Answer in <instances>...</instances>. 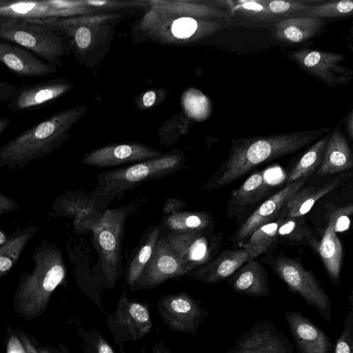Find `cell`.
Segmentation results:
<instances>
[{
    "label": "cell",
    "mask_w": 353,
    "mask_h": 353,
    "mask_svg": "<svg viewBox=\"0 0 353 353\" xmlns=\"http://www.w3.org/2000/svg\"><path fill=\"white\" fill-rule=\"evenodd\" d=\"M330 128L234 139L227 160L205 184L219 188L241 178L259 165L293 154L327 134Z\"/></svg>",
    "instance_id": "1"
},
{
    "label": "cell",
    "mask_w": 353,
    "mask_h": 353,
    "mask_svg": "<svg viewBox=\"0 0 353 353\" xmlns=\"http://www.w3.org/2000/svg\"><path fill=\"white\" fill-rule=\"evenodd\" d=\"M86 106L77 105L37 123L0 148V167L24 168L60 149L70 130L85 113Z\"/></svg>",
    "instance_id": "2"
},
{
    "label": "cell",
    "mask_w": 353,
    "mask_h": 353,
    "mask_svg": "<svg viewBox=\"0 0 353 353\" xmlns=\"http://www.w3.org/2000/svg\"><path fill=\"white\" fill-rule=\"evenodd\" d=\"M31 259L33 268L21 274L14 298L16 311L28 320L44 312L55 289L65 283L67 274L61 249L46 239Z\"/></svg>",
    "instance_id": "3"
},
{
    "label": "cell",
    "mask_w": 353,
    "mask_h": 353,
    "mask_svg": "<svg viewBox=\"0 0 353 353\" xmlns=\"http://www.w3.org/2000/svg\"><path fill=\"white\" fill-rule=\"evenodd\" d=\"M184 157L179 153L143 161L130 165L100 172L97 175L94 196H118L148 181L171 174L182 167Z\"/></svg>",
    "instance_id": "4"
},
{
    "label": "cell",
    "mask_w": 353,
    "mask_h": 353,
    "mask_svg": "<svg viewBox=\"0 0 353 353\" xmlns=\"http://www.w3.org/2000/svg\"><path fill=\"white\" fill-rule=\"evenodd\" d=\"M0 38L17 43L57 67L66 53L62 37L43 20L0 17Z\"/></svg>",
    "instance_id": "5"
},
{
    "label": "cell",
    "mask_w": 353,
    "mask_h": 353,
    "mask_svg": "<svg viewBox=\"0 0 353 353\" xmlns=\"http://www.w3.org/2000/svg\"><path fill=\"white\" fill-rule=\"evenodd\" d=\"M133 208L134 205H128L108 210L91 227L102 273L108 283L113 286L122 273L121 243L124 225L130 210Z\"/></svg>",
    "instance_id": "6"
},
{
    "label": "cell",
    "mask_w": 353,
    "mask_h": 353,
    "mask_svg": "<svg viewBox=\"0 0 353 353\" xmlns=\"http://www.w3.org/2000/svg\"><path fill=\"white\" fill-rule=\"evenodd\" d=\"M274 274L285 283L288 291L299 294L308 305L316 308L322 318L330 321L332 303L314 274L296 260L279 254L265 259Z\"/></svg>",
    "instance_id": "7"
},
{
    "label": "cell",
    "mask_w": 353,
    "mask_h": 353,
    "mask_svg": "<svg viewBox=\"0 0 353 353\" xmlns=\"http://www.w3.org/2000/svg\"><path fill=\"white\" fill-rule=\"evenodd\" d=\"M163 236L189 273L212 260L217 254L223 241V234H214L212 228L182 233L168 232Z\"/></svg>",
    "instance_id": "8"
},
{
    "label": "cell",
    "mask_w": 353,
    "mask_h": 353,
    "mask_svg": "<svg viewBox=\"0 0 353 353\" xmlns=\"http://www.w3.org/2000/svg\"><path fill=\"white\" fill-rule=\"evenodd\" d=\"M157 307L162 321L170 329L184 334H197L209 315L202 303L186 292L163 296Z\"/></svg>",
    "instance_id": "9"
},
{
    "label": "cell",
    "mask_w": 353,
    "mask_h": 353,
    "mask_svg": "<svg viewBox=\"0 0 353 353\" xmlns=\"http://www.w3.org/2000/svg\"><path fill=\"white\" fill-rule=\"evenodd\" d=\"M288 54L304 71L330 88L346 84L353 79V71L340 63L346 57L343 54L302 48Z\"/></svg>",
    "instance_id": "10"
},
{
    "label": "cell",
    "mask_w": 353,
    "mask_h": 353,
    "mask_svg": "<svg viewBox=\"0 0 353 353\" xmlns=\"http://www.w3.org/2000/svg\"><path fill=\"white\" fill-rule=\"evenodd\" d=\"M225 353H295L285 334L272 321L254 323L235 341Z\"/></svg>",
    "instance_id": "11"
},
{
    "label": "cell",
    "mask_w": 353,
    "mask_h": 353,
    "mask_svg": "<svg viewBox=\"0 0 353 353\" xmlns=\"http://www.w3.org/2000/svg\"><path fill=\"white\" fill-rule=\"evenodd\" d=\"M188 270L172 252L163 234H161L150 259L141 274L130 288L131 291L156 288L168 280L186 276Z\"/></svg>",
    "instance_id": "12"
},
{
    "label": "cell",
    "mask_w": 353,
    "mask_h": 353,
    "mask_svg": "<svg viewBox=\"0 0 353 353\" xmlns=\"http://www.w3.org/2000/svg\"><path fill=\"white\" fill-rule=\"evenodd\" d=\"M267 250L265 248L242 243L239 248L228 249L217 254L208 263L186 276L205 283H219L228 279L245 263L255 259Z\"/></svg>",
    "instance_id": "13"
},
{
    "label": "cell",
    "mask_w": 353,
    "mask_h": 353,
    "mask_svg": "<svg viewBox=\"0 0 353 353\" xmlns=\"http://www.w3.org/2000/svg\"><path fill=\"white\" fill-rule=\"evenodd\" d=\"M110 332L119 328L124 332L125 340L137 341L150 332L153 323L146 305L129 301L123 290L117 310L107 316Z\"/></svg>",
    "instance_id": "14"
},
{
    "label": "cell",
    "mask_w": 353,
    "mask_h": 353,
    "mask_svg": "<svg viewBox=\"0 0 353 353\" xmlns=\"http://www.w3.org/2000/svg\"><path fill=\"white\" fill-rule=\"evenodd\" d=\"M165 153L138 143L114 144L84 155L81 163L98 168L116 167L154 159Z\"/></svg>",
    "instance_id": "15"
},
{
    "label": "cell",
    "mask_w": 353,
    "mask_h": 353,
    "mask_svg": "<svg viewBox=\"0 0 353 353\" xmlns=\"http://www.w3.org/2000/svg\"><path fill=\"white\" fill-rule=\"evenodd\" d=\"M72 88L65 79H52L17 88L8 106L13 111H25L44 108Z\"/></svg>",
    "instance_id": "16"
},
{
    "label": "cell",
    "mask_w": 353,
    "mask_h": 353,
    "mask_svg": "<svg viewBox=\"0 0 353 353\" xmlns=\"http://www.w3.org/2000/svg\"><path fill=\"white\" fill-rule=\"evenodd\" d=\"M285 317L297 353H332L331 338L310 319L294 311Z\"/></svg>",
    "instance_id": "17"
},
{
    "label": "cell",
    "mask_w": 353,
    "mask_h": 353,
    "mask_svg": "<svg viewBox=\"0 0 353 353\" xmlns=\"http://www.w3.org/2000/svg\"><path fill=\"white\" fill-rule=\"evenodd\" d=\"M307 179L302 178L288 183L266 199L239 228L236 240L241 243L260 226L276 220L288 199L303 186Z\"/></svg>",
    "instance_id": "18"
},
{
    "label": "cell",
    "mask_w": 353,
    "mask_h": 353,
    "mask_svg": "<svg viewBox=\"0 0 353 353\" xmlns=\"http://www.w3.org/2000/svg\"><path fill=\"white\" fill-rule=\"evenodd\" d=\"M0 63L21 77H46L57 67L43 61L24 48L0 42Z\"/></svg>",
    "instance_id": "19"
},
{
    "label": "cell",
    "mask_w": 353,
    "mask_h": 353,
    "mask_svg": "<svg viewBox=\"0 0 353 353\" xmlns=\"http://www.w3.org/2000/svg\"><path fill=\"white\" fill-rule=\"evenodd\" d=\"M231 288L237 293L253 296H268L270 294L268 276L262 263L255 259L242 265L228 279Z\"/></svg>",
    "instance_id": "20"
},
{
    "label": "cell",
    "mask_w": 353,
    "mask_h": 353,
    "mask_svg": "<svg viewBox=\"0 0 353 353\" xmlns=\"http://www.w3.org/2000/svg\"><path fill=\"white\" fill-rule=\"evenodd\" d=\"M352 152L348 142L336 127L329 135L322 162L316 173L325 176L338 173L352 168Z\"/></svg>",
    "instance_id": "21"
},
{
    "label": "cell",
    "mask_w": 353,
    "mask_h": 353,
    "mask_svg": "<svg viewBox=\"0 0 353 353\" xmlns=\"http://www.w3.org/2000/svg\"><path fill=\"white\" fill-rule=\"evenodd\" d=\"M88 199L82 196L79 192L68 191L54 199L48 219L59 216L72 218L76 230L88 229L94 223L88 219L92 209L91 207L88 208Z\"/></svg>",
    "instance_id": "22"
},
{
    "label": "cell",
    "mask_w": 353,
    "mask_h": 353,
    "mask_svg": "<svg viewBox=\"0 0 353 353\" xmlns=\"http://www.w3.org/2000/svg\"><path fill=\"white\" fill-rule=\"evenodd\" d=\"M270 188L263 171H257L251 174L231 192L227 203L228 216L233 217L247 205L262 199L269 192Z\"/></svg>",
    "instance_id": "23"
},
{
    "label": "cell",
    "mask_w": 353,
    "mask_h": 353,
    "mask_svg": "<svg viewBox=\"0 0 353 353\" xmlns=\"http://www.w3.org/2000/svg\"><path fill=\"white\" fill-rule=\"evenodd\" d=\"M339 182V179L335 178L321 188H300L288 199L281 214L285 218L303 216L319 199L337 188Z\"/></svg>",
    "instance_id": "24"
},
{
    "label": "cell",
    "mask_w": 353,
    "mask_h": 353,
    "mask_svg": "<svg viewBox=\"0 0 353 353\" xmlns=\"http://www.w3.org/2000/svg\"><path fill=\"white\" fill-rule=\"evenodd\" d=\"M324 23V19L317 17L283 19L276 26V37L285 42L301 43L316 35Z\"/></svg>",
    "instance_id": "25"
},
{
    "label": "cell",
    "mask_w": 353,
    "mask_h": 353,
    "mask_svg": "<svg viewBox=\"0 0 353 353\" xmlns=\"http://www.w3.org/2000/svg\"><path fill=\"white\" fill-rule=\"evenodd\" d=\"M39 228L30 225L18 227L0 245V278L8 274L17 263L28 243L37 234Z\"/></svg>",
    "instance_id": "26"
},
{
    "label": "cell",
    "mask_w": 353,
    "mask_h": 353,
    "mask_svg": "<svg viewBox=\"0 0 353 353\" xmlns=\"http://www.w3.org/2000/svg\"><path fill=\"white\" fill-rule=\"evenodd\" d=\"M316 249L319 252L330 281L334 285H339L343 248L336 233L330 225H327Z\"/></svg>",
    "instance_id": "27"
},
{
    "label": "cell",
    "mask_w": 353,
    "mask_h": 353,
    "mask_svg": "<svg viewBox=\"0 0 353 353\" xmlns=\"http://www.w3.org/2000/svg\"><path fill=\"white\" fill-rule=\"evenodd\" d=\"M163 225L168 232L182 233L202 231L210 228L212 215L207 212H164Z\"/></svg>",
    "instance_id": "28"
},
{
    "label": "cell",
    "mask_w": 353,
    "mask_h": 353,
    "mask_svg": "<svg viewBox=\"0 0 353 353\" xmlns=\"http://www.w3.org/2000/svg\"><path fill=\"white\" fill-rule=\"evenodd\" d=\"M160 226H152L148 230L129 263L125 282L131 288L141 274L149 261L161 236Z\"/></svg>",
    "instance_id": "29"
},
{
    "label": "cell",
    "mask_w": 353,
    "mask_h": 353,
    "mask_svg": "<svg viewBox=\"0 0 353 353\" xmlns=\"http://www.w3.org/2000/svg\"><path fill=\"white\" fill-rule=\"evenodd\" d=\"M276 241L287 245H309L316 248L317 242L307 228L303 216L285 218L279 225Z\"/></svg>",
    "instance_id": "30"
},
{
    "label": "cell",
    "mask_w": 353,
    "mask_h": 353,
    "mask_svg": "<svg viewBox=\"0 0 353 353\" xmlns=\"http://www.w3.org/2000/svg\"><path fill=\"white\" fill-rule=\"evenodd\" d=\"M328 137L329 134H326L301 156L288 172L285 179L287 184L299 179H307L316 172L322 162Z\"/></svg>",
    "instance_id": "31"
},
{
    "label": "cell",
    "mask_w": 353,
    "mask_h": 353,
    "mask_svg": "<svg viewBox=\"0 0 353 353\" xmlns=\"http://www.w3.org/2000/svg\"><path fill=\"white\" fill-rule=\"evenodd\" d=\"M230 9L233 16L237 14L258 22H272L276 19L266 6V0L219 1Z\"/></svg>",
    "instance_id": "32"
},
{
    "label": "cell",
    "mask_w": 353,
    "mask_h": 353,
    "mask_svg": "<svg viewBox=\"0 0 353 353\" xmlns=\"http://www.w3.org/2000/svg\"><path fill=\"white\" fill-rule=\"evenodd\" d=\"M283 219V216L281 214L276 220L258 228L248 237V241L241 243L268 250L276 241L277 230Z\"/></svg>",
    "instance_id": "33"
},
{
    "label": "cell",
    "mask_w": 353,
    "mask_h": 353,
    "mask_svg": "<svg viewBox=\"0 0 353 353\" xmlns=\"http://www.w3.org/2000/svg\"><path fill=\"white\" fill-rule=\"evenodd\" d=\"M353 1L351 0L332 1L312 6L310 14L317 18H341L352 14Z\"/></svg>",
    "instance_id": "34"
},
{
    "label": "cell",
    "mask_w": 353,
    "mask_h": 353,
    "mask_svg": "<svg viewBox=\"0 0 353 353\" xmlns=\"http://www.w3.org/2000/svg\"><path fill=\"white\" fill-rule=\"evenodd\" d=\"M353 293L348 297L350 307L344 319V329L333 344L332 353H353Z\"/></svg>",
    "instance_id": "35"
},
{
    "label": "cell",
    "mask_w": 353,
    "mask_h": 353,
    "mask_svg": "<svg viewBox=\"0 0 353 353\" xmlns=\"http://www.w3.org/2000/svg\"><path fill=\"white\" fill-rule=\"evenodd\" d=\"M353 206L350 203L341 208H332L327 212V220L334 231L336 232H344L349 229L350 225V216L352 215Z\"/></svg>",
    "instance_id": "36"
},
{
    "label": "cell",
    "mask_w": 353,
    "mask_h": 353,
    "mask_svg": "<svg viewBox=\"0 0 353 353\" xmlns=\"http://www.w3.org/2000/svg\"><path fill=\"white\" fill-rule=\"evenodd\" d=\"M318 1H319L266 0V6L274 15H288L297 11L310 9L312 7V6L309 4L310 3Z\"/></svg>",
    "instance_id": "37"
},
{
    "label": "cell",
    "mask_w": 353,
    "mask_h": 353,
    "mask_svg": "<svg viewBox=\"0 0 353 353\" xmlns=\"http://www.w3.org/2000/svg\"><path fill=\"white\" fill-rule=\"evenodd\" d=\"M87 353H115L105 337L98 330L84 332Z\"/></svg>",
    "instance_id": "38"
},
{
    "label": "cell",
    "mask_w": 353,
    "mask_h": 353,
    "mask_svg": "<svg viewBox=\"0 0 353 353\" xmlns=\"http://www.w3.org/2000/svg\"><path fill=\"white\" fill-rule=\"evenodd\" d=\"M17 90L16 85L0 79V103H8L14 95Z\"/></svg>",
    "instance_id": "39"
},
{
    "label": "cell",
    "mask_w": 353,
    "mask_h": 353,
    "mask_svg": "<svg viewBox=\"0 0 353 353\" xmlns=\"http://www.w3.org/2000/svg\"><path fill=\"white\" fill-rule=\"evenodd\" d=\"M19 205L11 197L0 192V216L17 211Z\"/></svg>",
    "instance_id": "40"
},
{
    "label": "cell",
    "mask_w": 353,
    "mask_h": 353,
    "mask_svg": "<svg viewBox=\"0 0 353 353\" xmlns=\"http://www.w3.org/2000/svg\"><path fill=\"white\" fill-rule=\"evenodd\" d=\"M7 353H27V352L19 339L15 336H11L7 343Z\"/></svg>",
    "instance_id": "41"
},
{
    "label": "cell",
    "mask_w": 353,
    "mask_h": 353,
    "mask_svg": "<svg viewBox=\"0 0 353 353\" xmlns=\"http://www.w3.org/2000/svg\"><path fill=\"white\" fill-rule=\"evenodd\" d=\"M353 111L352 110L346 115L345 118V129L347 135L351 139H353Z\"/></svg>",
    "instance_id": "42"
},
{
    "label": "cell",
    "mask_w": 353,
    "mask_h": 353,
    "mask_svg": "<svg viewBox=\"0 0 353 353\" xmlns=\"http://www.w3.org/2000/svg\"><path fill=\"white\" fill-rule=\"evenodd\" d=\"M21 340L27 353H39L26 335L21 334Z\"/></svg>",
    "instance_id": "43"
},
{
    "label": "cell",
    "mask_w": 353,
    "mask_h": 353,
    "mask_svg": "<svg viewBox=\"0 0 353 353\" xmlns=\"http://www.w3.org/2000/svg\"><path fill=\"white\" fill-rule=\"evenodd\" d=\"M155 100L156 94L154 91H148L143 97V103L145 107H150L154 105Z\"/></svg>",
    "instance_id": "44"
},
{
    "label": "cell",
    "mask_w": 353,
    "mask_h": 353,
    "mask_svg": "<svg viewBox=\"0 0 353 353\" xmlns=\"http://www.w3.org/2000/svg\"><path fill=\"white\" fill-rule=\"evenodd\" d=\"M152 353H172L162 341L157 342L152 347Z\"/></svg>",
    "instance_id": "45"
},
{
    "label": "cell",
    "mask_w": 353,
    "mask_h": 353,
    "mask_svg": "<svg viewBox=\"0 0 353 353\" xmlns=\"http://www.w3.org/2000/svg\"><path fill=\"white\" fill-rule=\"evenodd\" d=\"M10 125V121L4 117H0V134Z\"/></svg>",
    "instance_id": "46"
},
{
    "label": "cell",
    "mask_w": 353,
    "mask_h": 353,
    "mask_svg": "<svg viewBox=\"0 0 353 353\" xmlns=\"http://www.w3.org/2000/svg\"><path fill=\"white\" fill-rule=\"evenodd\" d=\"M39 353H51L48 350H46L44 348H39Z\"/></svg>",
    "instance_id": "47"
}]
</instances>
